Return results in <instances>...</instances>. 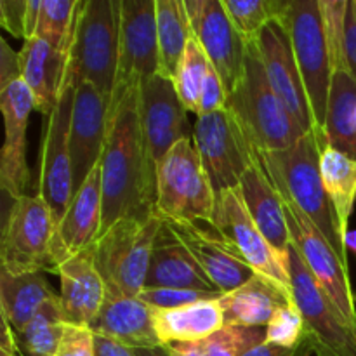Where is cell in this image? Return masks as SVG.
I'll return each instance as SVG.
<instances>
[{
    "instance_id": "obj_1",
    "label": "cell",
    "mask_w": 356,
    "mask_h": 356,
    "mask_svg": "<svg viewBox=\"0 0 356 356\" xmlns=\"http://www.w3.org/2000/svg\"><path fill=\"white\" fill-rule=\"evenodd\" d=\"M139 87V86H138ZM138 87L111 101L101 159L103 236L117 221L156 211V165L146 152L138 113Z\"/></svg>"
},
{
    "instance_id": "obj_2",
    "label": "cell",
    "mask_w": 356,
    "mask_h": 356,
    "mask_svg": "<svg viewBox=\"0 0 356 356\" xmlns=\"http://www.w3.org/2000/svg\"><path fill=\"white\" fill-rule=\"evenodd\" d=\"M327 145L325 132L315 129L306 132L292 148L275 153H257V159L275 188L294 200L348 264V252L320 172V159Z\"/></svg>"
},
{
    "instance_id": "obj_3",
    "label": "cell",
    "mask_w": 356,
    "mask_h": 356,
    "mask_svg": "<svg viewBox=\"0 0 356 356\" xmlns=\"http://www.w3.org/2000/svg\"><path fill=\"white\" fill-rule=\"evenodd\" d=\"M226 108L242 127L256 153L292 148L306 134L270 86L256 42H247L245 66Z\"/></svg>"
},
{
    "instance_id": "obj_4",
    "label": "cell",
    "mask_w": 356,
    "mask_h": 356,
    "mask_svg": "<svg viewBox=\"0 0 356 356\" xmlns=\"http://www.w3.org/2000/svg\"><path fill=\"white\" fill-rule=\"evenodd\" d=\"M122 0H83L76 14L66 76L96 87L108 104L117 82Z\"/></svg>"
},
{
    "instance_id": "obj_5",
    "label": "cell",
    "mask_w": 356,
    "mask_h": 356,
    "mask_svg": "<svg viewBox=\"0 0 356 356\" xmlns=\"http://www.w3.org/2000/svg\"><path fill=\"white\" fill-rule=\"evenodd\" d=\"M162 221L156 211L125 218L97 238L94 257L108 292L138 298L146 287L153 245Z\"/></svg>"
},
{
    "instance_id": "obj_6",
    "label": "cell",
    "mask_w": 356,
    "mask_h": 356,
    "mask_svg": "<svg viewBox=\"0 0 356 356\" xmlns=\"http://www.w3.org/2000/svg\"><path fill=\"white\" fill-rule=\"evenodd\" d=\"M216 193L193 138L183 139L156 163V212L169 221L212 225Z\"/></svg>"
},
{
    "instance_id": "obj_7",
    "label": "cell",
    "mask_w": 356,
    "mask_h": 356,
    "mask_svg": "<svg viewBox=\"0 0 356 356\" xmlns=\"http://www.w3.org/2000/svg\"><path fill=\"white\" fill-rule=\"evenodd\" d=\"M292 298L305 320V341L316 356H356V325L316 282L294 245L289 252Z\"/></svg>"
},
{
    "instance_id": "obj_8",
    "label": "cell",
    "mask_w": 356,
    "mask_h": 356,
    "mask_svg": "<svg viewBox=\"0 0 356 356\" xmlns=\"http://www.w3.org/2000/svg\"><path fill=\"white\" fill-rule=\"evenodd\" d=\"M280 21H284L291 37L315 124L323 131L332 82V61L320 0H287V7Z\"/></svg>"
},
{
    "instance_id": "obj_9",
    "label": "cell",
    "mask_w": 356,
    "mask_h": 356,
    "mask_svg": "<svg viewBox=\"0 0 356 356\" xmlns=\"http://www.w3.org/2000/svg\"><path fill=\"white\" fill-rule=\"evenodd\" d=\"M56 222L51 209L38 195H23L13 200L2 226L0 270L10 275L51 271L56 273L52 257Z\"/></svg>"
},
{
    "instance_id": "obj_10",
    "label": "cell",
    "mask_w": 356,
    "mask_h": 356,
    "mask_svg": "<svg viewBox=\"0 0 356 356\" xmlns=\"http://www.w3.org/2000/svg\"><path fill=\"white\" fill-rule=\"evenodd\" d=\"M193 143L216 195L238 188L257 156L228 108L197 117Z\"/></svg>"
},
{
    "instance_id": "obj_11",
    "label": "cell",
    "mask_w": 356,
    "mask_h": 356,
    "mask_svg": "<svg viewBox=\"0 0 356 356\" xmlns=\"http://www.w3.org/2000/svg\"><path fill=\"white\" fill-rule=\"evenodd\" d=\"M75 83L66 76L52 113L45 118L38 156V197L49 205L56 226L61 222L73 200L72 159H70V122H72Z\"/></svg>"
},
{
    "instance_id": "obj_12",
    "label": "cell",
    "mask_w": 356,
    "mask_h": 356,
    "mask_svg": "<svg viewBox=\"0 0 356 356\" xmlns=\"http://www.w3.org/2000/svg\"><path fill=\"white\" fill-rule=\"evenodd\" d=\"M278 195L284 202L292 245L298 249L313 277L339 308L344 318L356 325V296L351 287L348 264L341 259L312 219L294 204V200L284 191H278Z\"/></svg>"
},
{
    "instance_id": "obj_13",
    "label": "cell",
    "mask_w": 356,
    "mask_h": 356,
    "mask_svg": "<svg viewBox=\"0 0 356 356\" xmlns=\"http://www.w3.org/2000/svg\"><path fill=\"white\" fill-rule=\"evenodd\" d=\"M159 72L156 0H122L118 70L111 101L125 96Z\"/></svg>"
},
{
    "instance_id": "obj_14",
    "label": "cell",
    "mask_w": 356,
    "mask_h": 356,
    "mask_svg": "<svg viewBox=\"0 0 356 356\" xmlns=\"http://www.w3.org/2000/svg\"><path fill=\"white\" fill-rule=\"evenodd\" d=\"M211 226L256 273L264 275L292 292L289 263L259 232L247 212L238 188L216 195L214 218Z\"/></svg>"
},
{
    "instance_id": "obj_15",
    "label": "cell",
    "mask_w": 356,
    "mask_h": 356,
    "mask_svg": "<svg viewBox=\"0 0 356 356\" xmlns=\"http://www.w3.org/2000/svg\"><path fill=\"white\" fill-rule=\"evenodd\" d=\"M138 113L146 152L155 165L172 146L193 138V125H190L188 110L181 103L174 80L162 73L139 83Z\"/></svg>"
},
{
    "instance_id": "obj_16",
    "label": "cell",
    "mask_w": 356,
    "mask_h": 356,
    "mask_svg": "<svg viewBox=\"0 0 356 356\" xmlns=\"http://www.w3.org/2000/svg\"><path fill=\"white\" fill-rule=\"evenodd\" d=\"M184 7L195 38L229 96L243 75L247 42L229 19L222 0H184Z\"/></svg>"
},
{
    "instance_id": "obj_17",
    "label": "cell",
    "mask_w": 356,
    "mask_h": 356,
    "mask_svg": "<svg viewBox=\"0 0 356 356\" xmlns=\"http://www.w3.org/2000/svg\"><path fill=\"white\" fill-rule=\"evenodd\" d=\"M257 51L264 65L270 86L282 103L294 117L305 132L315 131L316 124L309 106L305 82L296 61L294 49L284 21L273 19L259 31L256 37Z\"/></svg>"
},
{
    "instance_id": "obj_18",
    "label": "cell",
    "mask_w": 356,
    "mask_h": 356,
    "mask_svg": "<svg viewBox=\"0 0 356 356\" xmlns=\"http://www.w3.org/2000/svg\"><path fill=\"white\" fill-rule=\"evenodd\" d=\"M108 110L110 104L96 87L87 82L75 87L68 136L73 197L103 159L108 136Z\"/></svg>"
},
{
    "instance_id": "obj_19",
    "label": "cell",
    "mask_w": 356,
    "mask_h": 356,
    "mask_svg": "<svg viewBox=\"0 0 356 356\" xmlns=\"http://www.w3.org/2000/svg\"><path fill=\"white\" fill-rule=\"evenodd\" d=\"M0 110L6 141L0 152V186L13 200L23 197L30 181L26 163V129L35 110L33 94L23 79L0 87Z\"/></svg>"
},
{
    "instance_id": "obj_20",
    "label": "cell",
    "mask_w": 356,
    "mask_h": 356,
    "mask_svg": "<svg viewBox=\"0 0 356 356\" xmlns=\"http://www.w3.org/2000/svg\"><path fill=\"white\" fill-rule=\"evenodd\" d=\"M163 221L222 294L235 291L256 275L212 226L169 219Z\"/></svg>"
},
{
    "instance_id": "obj_21",
    "label": "cell",
    "mask_w": 356,
    "mask_h": 356,
    "mask_svg": "<svg viewBox=\"0 0 356 356\" xmlns=\"http://www.w3.org/2000/svg\"><path fill=\"white\" fill-rule=\"evenodd\" d=\"M101 225H103V181H101L99 163L87 177L83 186L76 191L61 222L56 226L54 240H52L56 273L59 264L97 242Z\"/></svg>"
},
{
    "instance_id": "obj_22",
    "label": "cell",
    "mask_w": 356,
    "mask_h": 356,
    "mask_svg": "<svg viewBox=\"0 0 356 356\" xmlns=\"http://www.w3.org/2000/svg\"><path fill=\"white\" fill-rule=\"evenodd\" d=\"M94 245L58 266L61 278V308L66 323L72 325L90 327L106 298V284L96 266Z\"/></svg>"
},
{
    "instance_id": "obj_23",
    "label": "cell",
    "mask_w": 356,
    "mask_h": 356,
    "mask_svg": "<svg viewBox=\"0 0 356 356\" xmlns=\"http://www.w3.org/2000/svg\"><path fill=\"white\" fill-rule=\"evenodd\" d=\"M238 190L242 193L247 212L256 222L259 232L270 242V245L289 263L292 236L287 216H285L284 202L257 156L250 169L240 179Z\"/></svg>"
},
{
    "instance_id": "obj_24",
    "label": "cell",
    "mask_w": 356,
    "mask_h": 356,
    "mask_svg": "<svg viewBox=\"0 0 356 356\" xmlns=\"http://www.w3.org/2000/svg\"><path fill=\"white\" fill-rule=\"evenodd\" d=\"M97 336L110 337L134 350L162 346L155 325L153 309L139 298L106 291L103 306L89 327Z\"/></svg>"
},
{
    "instance_id": "obj_25",
    "label": "cell",
    "mask_w": 356,
    "mask_h": 356,
    "mask_svg": "<svg viewBox=\"0 0 356 356\" xmlns=\"http://www.w3.org/2000/svg\"><path fill=\"white\" fill-rule=\"evenodd\" d=\"M163 219V218H162ZM146 287L186 289V291L214 292L222 294L204 273L186 247L176 238L165 221H162L160 232L153 245L149 261Z\"/></svg>"
},
{
    "instance_id": "obj_26",
    "label": "cell",
    "mask_w": 356,
    "mask_h": 356,
    "mask_svg": "<svg viewBox=\"0 0 356 356\" xmlns=\"http://www.w3.org/2000/svg\"><path fill=\"white\" fill-rule=\"evenodd\" d=\"M19 66L21 79L33 94L35 110L47 118L66 86L68 56L56 51L45 38L31 37L23 42Z\"/></svg>"
},
{
    "instance_id": "obj_27",
    "label": "cell",
    "mask_w": 356,
    "mask_h": 356,
    "mask_svg": "<svg viewBox=\"0 0 356 356\" xmlns=\"http://www.w3.org/2000/svg\"><path fill=\"white\" fill-rule=\"evenodd\" d=\"M291 302V291L259 273L219 298L225 323L232 327H266L275 313Z\"/></svg>"
},
{
    "instance_id": "obj_28",
    "label": "cell",
    "mask_w": 356,
    "mask_h": 356,
    "mask_svg": "<svg viewBox=\"0 0 356 356\" xmlns=\"http://www.w3.org/2000/svg\"><path fill=\"white\" fill-rule=\"evenodd\" d=\"M153 309V325L163 344L193 343L226 325L219 299H205L176 309Z\"/></svg>"
},
{
    "instance_id": "obj_29",
    "label": "cell",
    "mask_w": 356,
    "mask_h": 356,
    "mask_svg": "<svg viewBox=\"0 0 356 356\" xmlns=\"http://www.w3.org/2000/svg\"><path fill=\"white\" fill-rule=\"evenodd\" d=\"M356 79L348 63L332 68L329 101H327L325 131L327 143L332 148L356 159Z\"/></svg>"
},
{
    "instance_id": "obj_30",
    "label": "cell",
    "mask_w": 356,
    "mask_h": 356,
    "mask_svg": "<svg viewBox=\"0 0 356 356\" xmlns=\"http://www.w3.org/2000/svg\"><path fill=\"white\" fill-rule=\"evenodd\" d=\"M54 296L44 271L10 275L0 270V313L13 332H21Z\"/></svg>"
},
{
    "instance_id": "obj_31",
    "label": "cell",
    "mask_w": 356,
    "mask_h": 356,
    "mask_svg": "<svg viewBox=\"0 0 356 356\" xmlns=\"http://www.w3.org/2000/svg\"><path fill=\"white\" fill-rule=\"evenodd\" d=\"M323 188L327 191L341 238L348 235L351 214L356 204V159L327 145L320 159Z\"/></svg>"
},
{
    "instance_id": "obj_32",
    "label": "cell",
    "mask_w": 356,
    "mask_h": 356,
    "mask_svg": "<svg viewBox=\"0 0 356 356\" xmlns=\"http://www.w3.org/2000/svg\"><path fill=\"white\" fill-rule=\"evenodd\" d=\"M156 33H159L160 72L174 79L181 58L193 37L184 0H156Z\"/></svg>"
},
{
    "instance_id": "obj_33",
    "label": "cell",
    "mask_w": 356,
    "mask_h": 356,
    "mask_svg": "<svg viewBox=\"0 0 356 356\" xmlns=\"http://www.w3.org/2000/svg\"><path fill=\"white\" fill-rule=\"evenodd\" d=\"M263 343H266V327L225 325L200 341L165 346L172 356H243Z\"/></svg>"
},
{
    "instance_id": "obj_34",
    "label": "cell",
    "mask_w": 356,
    "mask_h": 356,
    "mask_svg": "<svg viewBox=\"0 0 356 356\" xmlns=\"http://www.w3.org/2000/svg\"><path fill=\"white\" fill-rule=\"evenodd\" d=\"M66 318L59 296L49 299L21 332H14L17 353L23 356H56L65 334Z\"/></svg>"
},
{
    "instance_id": "obj_35",
    "label": "cell",
    "mask_w": 356,
    "mask_h": 356,
    "mask_svg": "<svg viewBox=\"0 0 356 356\" xmlns=\"http://www.w3.org/2000/svg\"><path fill=\"white\" fill-rule=\"evenodd\" d=\"M80 2L82 0H42L35 37L45 38L56 51L70 58Z\"/></svg>"
},
{
    "instance_id": "obj_36",
    "label": "cell",
    "mask_w": 356,
    "mask_h": 356,
    "mask_svg": "<svg viewBox=\"0 0 356 356\" xmlns=\"http://www.w3.org/2000/svg\"><path fill=\"white\" fill-rule=\"evenodd\" d=\"M209 68H211V61L193 35L188 42V47L181 58L172 80L181 103L188 111H193L195 115L198 113L202 86H204Z\"/></svg>"
},
{
    "instance_id": "obj_37",
    "label": "cell",
    "mask_w": 356,
    "mask_h": 356,
    "mask_svg": "<svg viewBox=\"0 0 356 356\" xmlns=\"http://www.w3.org/2000/svg\"><path fill=\"white\" fill-rule=\"evenodd\" d=\"M229 19L243 40H256L270 21L280 19L287 0H222Z\"/></svg>"
},
{
    "instance_id": "obj_38",
    "label": "cell",
    "mask_w": 356,
    "mask_h": 356,
    "mask_svg": "<svg viewBox=\"0 0 356 356\" xmlns=\"http://www.w3.org/2000/svg\"><path fill=\"white\" fill-rule=\"evenodd\" d=\"M305 320L296 302L284 306L266 325V343L280 348H298L305 341Z\"/></svg>"
},
{
    "instance_id": "obj_39",
    "label": "cell",
    "mask_w": 356,
    "mask_h": 356,
    "mask_svg": "<svg viewBox=\"0 0 356 356\" xmlns=\"http://www.w3.org/2000/svg\"><path fill=\"white\" fill-rule=\"evenodd\" d=\"M222 294L200 291H186V289H163V287H145L138 298L143 302L155 309H176L205 299H219Z\"/></svg>"
},
{
    "instance_id": "obj_40",
    "label": "cell",
    "mask_w": 356,
    "mask_h": 356,
    "mask_svg": "<svg viewBox=\"0 0 356 356\" xmlns=\"http://www.w3.org/2000/svg\"><path fill=\"white\" fill-rule=\"evenodd\" d=\"M226 103H228V92H226L225 86H222L221 76L218 75V72L211 65L207 75H205L204 86H202L197 117L216 113V111L226 108Z\"/></svg>"
},
{
    "instance_id": "obj_41",
    "label": "cell",
    "mask_w": 356,
    "mask_h": 356,
    "mask_svg": "<svg viewBox=\"0 0 356 356\" xmlns=\"http://www.w3.org/2000/svg\"><path fill=\"white\" fill-rule=\"evenodd\" d=\"M56 356H94V332L89 327L66 323Z\"/></svg>"
},
{
    "instance_id": "obj_42",
    "label": "cell",
    "mask_w": 356,
    "mask_h": 356,
    "mask_svg": "<svg viewBox=\"0 0 356 356\" xmlns=\"http://www.w3.org/2000/svg\"><path fill=\"white\" fill-rule=\"evenodd\" d=\"M28 0H0V24L13 37L26 38Z\"/></svg>"
},
{
    "instance_id": "obj_43",
    "label": "cell",
    "mask_w": 356,
    "mask_h": 356,
    "mask_svg": "<svg viewBox=\"0 0 356 356\" xmlns=\"http://www.w3.org/2000/svg\"><path fill=\"white\" fill-rule=\"evenodd\" d=\"M17 79H21L19 52H14L6 38H0V87H6Z\"/></svg>"
},
{
    "instance_id": "obj_44",
    "label": "cell",
    "mask_w": 356,
    "mask_h": 356,
    "mask_svg": "<svg viewBox=\"0 0 356 356\" xmlns=\"http://www.w3.org/2000/svg\"><path fill=\"white\" fill-rule=\"evenodd\" d=\"M344 54L348 66L356 79V0H350L344 23Z\"/></svg>"
},
{
    "instance_id": "obj_45",
    "label": "cell",
    "mask_w": 356,
    "mask_h": 356,
    "mask_svg": "<svg viewBox=\"0 0 356 356\" xmlns=\"http://www.w3.org/2000/svg\"><path fill=\"white\" fill-rule=\"evenodd\" d=\"M313 355L312 348L306 341H302L301 346L298 348H280L275 346V344L263 343L259 346L252 348L250 351H247L243 356H309Z\"/></svg>"
},
{
    "instance_id": "obj_46",
    "label": "cell",
    "mask_w": 356,
    "mask_h": 356,
    "mask_svg": "<svg viewBox=\"0 0 356 356\" xmlns=\"http://www.w3.org/2000/svg\"><path fill=\"white\" fill-rule=\"evenodd\" d=\"M94 356H138L134 348H129L110 337L94 334Z\"/></svg>"
},
{
    "instance_id": "obj_47",
    "label": "cell",
    "mask_w": 356,
    "mask_h": 356,
    "mask_svg": "<svg viewBox=\"0 0 356 356\" xmlns=\"http://www.w3.org/2000/svg\"><path fill=\"white\" fill-rule=\"evenodd\" d=\"M17 346L14 341V332L6 318H2V339H0V356H16Z\"/></svg>"
},
{
    "instance_id": "obj_48",
    "label": "cell",
    "mask_w": 356,
    "mask_h": 356,
    "mask_svg": "<svg viewBox=\"0 0 356 356\" xmlns=\"http://www.w3.org/2000/svg\"><path fill=\"white\" fill-rule=\"evenodd\" d=\"M40 7L42 0H28V10H26V38L35 37L37 33V24H38V16H40Z\"/></svg>"
},
{
    "instance_id": "obj_49",
    "label": "cell",
    "mask_w": 356,
    "mask_h": 356,
    "mask_svg": "<svg viewBox=\"0 0 356 356\" xmlns=\"http://www.w3.org/2000/svg\"><path fill=\"white\" fill-rule=\"evenodd\" d=\"M136 355L138 356H172L167 350L165 344L156 348H145V350H136Z\"/></svg>"
},
{
    "instance_id": "obj_50",
    "label": "cell",
    "mask_w": 356,
    "mask_h": 356,
    "mask_svg": "<svg viewBox=\"0 0 356 356\" xmlns=\"http://www.w3.org/2000/svg\"><path fill=\"white\" fill-rule=\"evenodd\" d=\"M344 249H346V252L350 250V252H353L356 256V229H350L348 232V235L344 236Z\"/></svg>"
},
{
    "instance_id": "obj_51",
    "label": "cell",
    "mask_w": 356,
    "mask_h": 356,
    "mask_svg": "<svg viewBox=\"0 0 356 356\" xmlns=\"http://www.w3.org/2000/svg\"><path fill=\"white\" fill-rule=\"evenodd\" d=\"M355 124H356V117H355Z\"/></svg>"
}]
</instances>
